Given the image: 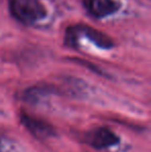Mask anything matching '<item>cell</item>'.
Segmentation results:
<instances>
[{"label": "cell", "mask_w": 151, "mask_h": 152, "mask_svg": "<svg viewBox=\"0 0 151 152\" xmlns=\"http://www.w3.org/2000/svg\"><path fill=\"white\" fill-rule=\"evenodd\" d=\"M12 15L25 25H31L46 18L47 8L40 0H9Z\"/></svg>", "instance_id": "6da1fadb"}, {"label": "cell", "mask_w": 151, "mask_h": 152, "mask_svg": "<svg viewBox=\"0 0 151 152\" xmlns=\"http://www.w3.org/2000/svg\"><path fill=\"white\" fill-rule=\"evenodd\" d=\"M85 141L95 149H106L118 144L119 138L109 128L98 127L87 132Z\"/></svg>", "instance_id": "7a4b0ae2"}, {"label": "cell", "mask_w": 151, "mask_h": 152, "mask_svg": "<svg viewBox=\"0 0 151 152\" xmlns=\"http://www.w3.org/2000/svg\"><path fill=\"white\" fill-rule=\"evenodd\" d=\"M85 8L94 18L101 19L115 14L120 8L118 0H84Z\"/></svg>", "instance_id": "3957f363"}, {"label": "cell", "mask_w": 151, "mask_h": 152, "mask_svg": "<svg viewBox=\"0 0 151 152\" xmlns=\"http://www.w3.org/2000/svg\"><path fill=\"white\" fill-rule=\"evenodd\" d=\"M78 38H80L81 35H84L89 40L93 42L96 47L101 49H112L114 46V42L111 37L103 32L98 31L97 29L92 27L86 26V25H75L73 26Z\"/></svg>", "instance_id": "277c9868"}, {"label": "cell", "mask_w": 151, "mask_h": 152, "mask_svg": "<svg viewBox=\"0 0 151 152\" xmlns=\"http://www.w3.org/2000/svg\"><path fill=\"white\" fill-rule=\"evenodd\" d=\"M22 122L35 138L40 140H44L54 134L52 126L34 117H30L29 115H22Z\"/></svg>", "instance_id": "5b68a950"}]
</instances>
